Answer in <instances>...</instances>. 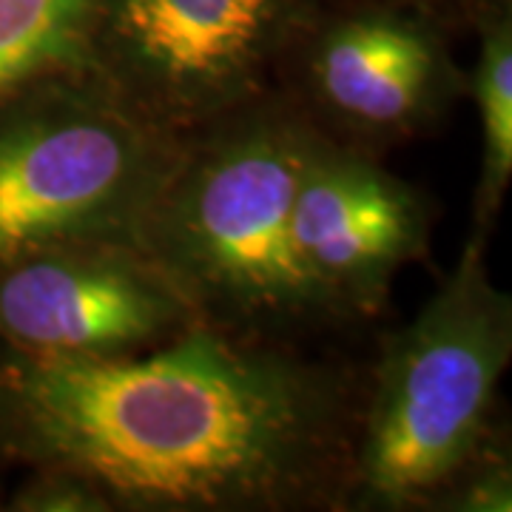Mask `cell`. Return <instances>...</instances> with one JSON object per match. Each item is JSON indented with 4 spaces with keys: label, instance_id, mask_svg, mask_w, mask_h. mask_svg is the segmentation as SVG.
<instances>
[{
    "label": "cell",
    "instance_id": "obj_1",
    "mask_svg": "<svg viewBox=\"0 0 512 512\" xmlns=\"http://www.w3.org/2000/svg\"><path fill=\"white\" fill-rule=\"evenodd\" d=\"M0 393L29 456L154 510L276 501L313 476L330 430L311 373L205 328L151 353H26Z\"/></svg>",
    "mask_w": 512,
    "mask_h": 512
},
{
    "label": "cell",
    "instance_id": "obj_2",
    "mask_svg": "<svg viewBox=\"0 0 512 512\" xmlns=\"http://www.w3.org/2000/svg\"><path fill=\"white\" fill-rule=\"evenodd\" d=\"M510 350V299L487 279L478 248H467L384 356L362 444L367 493L407 504L456 476L484 430Z\"/></svg>",
    "mask_w": 512,
    "mask_h": 512
},
{
    "label": "cell",
    "instance_id": "obj_3",
    "mask_svg": "<svg viewBox=\"0 0 512 512\" xmlns=\"http://www.w3.org/2000/svg\"><path fill=\"white\" fill-rule=\"evenodd\" d=\"M313 143L285 123H256L202 151L151 205L157 254L183 296L248 319L319 308L293 248V200Z\"/></svg>",
    "mask_w": 512,
    "mask_h": 512
},
{
    "label": "cell",
    "instance_id": "obj_4",
    "mask_svg": "<svg viewBox=\"0 0 512 512\" xmlns=\"http://www.w3.org/2000/svg\"><path fill=\"white\" fill-rule=\"evenodd\" d=\"M160 146L109 97L69 89L0 128V268L23 256L106 245L148 214Z\"/></svg>",
    "mask_w": 512,
    "mask_h": 512
},
{
    "label": "cell",
    "instance_id": "obj_5",
    "mask_svg": "<svg viewBox=\"0 0 512 512\" xmlns=\"http://www.w3.org/2000/svg\"><path fill=\"white\" fill-rule=\"evenodd\" d=\"M183 291L103 245L23 256L0 274V333L29 356L134 353L185 322Z\"/></svg>",
    "mask_w": 512,
    "mask_h": 512
},
{
    "label": "cell",
    "instance_id": "obj_6",
    "mask_svg": "<svg viewBox=\"0 0 512 512\" xmlns=\"http://www.w3.org/2000/svg\"><path fill=\"white\" fill-rule=\"evenodd\" d=\"M282 0H109L114 80L148 109L188 117L251 86L274 46Z\"/></svg>",
    "mask_w": 512,
    "mask_h": 512
},
{
    "label": "cell",
    "instance_id": "obj_7",
    "mask_svg": "<svg viewBox=\"0 0 512 512\" xmlns=\"http://www.w3.org/2000/svg\"><path fill=\"white\" fill-rule=\"evenodd\" d=\"M293 248L319 302H370L421 242L419 202L382 168L311 148L296 200Z\"/></svg>",
    "mask_w": 512,
    "mask_h": 512
},
{
    "label": "cell",
    "instance_id": "obj_8",
    "mask_svg": "<svg viewBox=\"0 0 512 512\" xmlns=\"http://www.w3.org/2000/svg\"><path fill=\"white\" fill-rule=\"evenodd\" d=\"M439 77L436 49L399 20H356L328 37L316 57L319 92L365 126H396L419 114Z\"/></svg>",
    "mask_w": 512,
    "mask_h": 512
},
{
    "label": "cell",
    "instance_id": "obj_9",
    "mask_svg": "<svg viewBox=\"0 0 512 512\" xmlns=\"http://www.w3.org/2000/svg\"><path fill=\"white\" fill-rule=\"evenodd\" d=\"M100 0H0V103L43 80L97 69Z\"/></svg>",
    "mask_w": 512,
    "mask_h": 512
},
{
    "label": "cell",
    "instance_id": "obj_10",
    "mask_svg": "<svg viewBox=\"0 0 512 512\" xmlns=\"http://www.w3.org/2000/svg\"><path fill=\"white\" fill-rule=\"evenodd\" d=\"M476 94L484 120V202L493 208L512 171V37L498 26L484 40L478 60Z\"/></svg>",
    "mask_w": 512,
    "mask_h": 512
}]
</instances>
